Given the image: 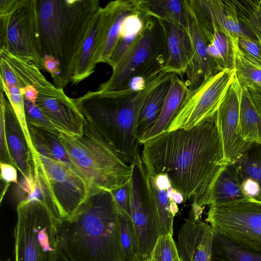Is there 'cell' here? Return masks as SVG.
Masks as SVG:
<instances>
[{
	"label": "cell",
	"mask_w": 261,
	"mask_h": 261,
	"mask_svg": "<svg viewBox=\"0 0 261 261\" xmlns=\"http://www.w3.org/2000/svg\"><path fill=\"white\" fill-rule=\"evenodd\" d=\"M142 144L141 156L147 172L166 175L184 202L192 200L190 218L200 219L210 205L214 183L227 164L216 114L202 124L164 132Z\"/></svg>",
	"instance_id": "1"
},
{
	"label": "cell",
	"mask_w": 261,
	"mask_h": 261,
	"mask_svg": "<svg viewBox=\"0 0 261 261\" xmlns=\"http://www.w3.org/2000/svg\"><path fill=\"white\" fill-rule=\"evenodd\" d=\"M57 233L59 252L66 261H126L112 191L91 188L74 213L57 223Z\"/></svg>",
	"instance_id": "2"
},
{
	"label": "cell",
	"mask_w": 261,
	"mask_h": 261,
	"mask_svg": "<svg viewBox=\"0 0 261 261\" xmlns=\"http://www.w3.org/2000/svg\"><path fill=\"white\" fill-rule=\"evenodd\" d=\"M163 72L142 91L129 95L117 91H88L73 100L88 121L127 164L138 150V121L142 105L150 91L170 79Z\"/></svg>",
	"instance_id": "3"
},
{
	"label": "cell",
	"mask_w": 261,
	"mask_h": 261,
	"mask_svg": "<svg viewBox=\"0 0 261 261\" xmlns=\"http://www.w3.org/2000/svg\"><path fill=\"white\" fill-rule=\"evenodd\" d=\"M42 58L59 64L63 89L71 82L76 58L92 19L101 8L98 0H36Z\"/></svg>",
	"instance_id": "4"
},
{
	"label": "cell",
	"mask_w": 261,
	"mask_h": 261,
	"mask_svg": "<svg viewBox=\"0 0 261 261\" xmlns=\"http://www.w3.org/2000/svg\"><path fill=\"white\" fill-rule=\"evenodd\" d=\"M59 139L75 170L91 188L112 191L129 181L131 165L86 120L82 135L60 132Z\"/></svg>",
	"instance_id": "5"
},
{
	"label": "cell",
	"mask_w": 261,
	"mask_h": 261,
	"mask_svg": "<svg viewBox=\"0 0 261 261\" xmlns=\"http://www.w3.org/2000/svg\"><path fill=\"white\" fill-rule=\"evenodd\" d=\"M15 227V261H58L57 223L37 198L20 200Z\"/></svg>",
	"instance_id": "6"
},
{
	"label": "cell",
	"mask_w": 261,
	"mask_h": 261,
	"mask_svg": "<svg viewBox=\"0 0 261 261\" xmlns=\"http://www.w3.org/2000/svg\"><path fill=\"white\" fill-rule=\"evenodd\" d=\"M167 58L165 36L160 21L148 16L144 30L98 90H122L133 77L155 79L163 71Z\"/></svg>",
	"instance_id": "7"
},
{
	"label": "cell",
	"mask_w": 261,
	"mask_h": 261,
	"mask_svg": "<svg viewBox=\"0 0 261 261\" xmlns=\"http://www.w3.org/2000/svg\"><path fill=\"white\" fill-rule=\"evenodd\" d=\"M205 221L239 247L261 253V202L248 198L210 205Z\"/></svg>",
	"instance_id": "8"
},
{
	"label": "cell",
	"mask_w": 261,
	"mask_h": 261,
	"mask_svg": "<svg viewBox=\"0 0 261 261\" xmlns=\"http://www.w3.org/2000/svg\"><path fill=\"white\" fill-rule=\"evenodd\" d=\"M30 61L45 70L36 0H19L10 13L0 15V51Z\"/></svg>",
	"instance_id": "9"
},
{
	"label": "cell",
	"mask_w": 261,
	"mask_h": 261,
	"mask_svg": "<svg viewBox=\"0 0 261 261\" xmlns=\"http://www.w3.org/2000/svg\"><path fill=\"white\" fill-rule=\"evenodd\" d=\"M129 180L130 216L136 231L140 261H149L155 244L161 235L159 219L148 186L147 173L138 150L130 164Z\"/></svg>",
	"instance_id": "10"
},
{
	"label": "cell",
	"mask_w": 261,
	"mask_h": 261,
	"mask_svg": "<svg viewBox=\"0 0 261 261\" xmlns=\"http://www.w3.org/2000/svg\"><path fill=\"white\" fill-rule=\"evenodd\" d=\"M235 75V69L221 71L198 88L188 89L166 131L191 128L213 118Z\"/></svg>",
	"instance_id": "11"
},
{
	"label": "cell",
	"mask_w": 261,
	"mask_h": 261,
	"mask_svg": "<svg viewBox=\"0 0 261 261\" xmlns=\"http://www.w3.org/2000/svg\"><path fill=\"white\" fill-rule=\"evenodd\" d=\"M36 171L43 177L61 219L71 216L87 197L89 184L70 165L35 150Z\"/></svg>",
	"instance_id": "12"
},
{
	"label": "cell",
	"mask_w": 261,
	"mask_h": 261,
	"mask_svg": "<svg viewBox=\"0 0 261 261\" xmlns=\"http://www.w3.org/2000/svg\"><path fill=\"white\" fill-rule=\"evenodd\" d=\"M31 85L38 91L35 105L60 132L82 135L86 120L73 98L48 81L42 73L36 76Z\"/></svg>",
	"instance_id": "13"
},
{
	"label": "cell",
	"mask_w": 261,
	"mask_h": 261,
	"mask_svg": "<svg viewBox=\"0 0 261 261\" xmlns=\"http://www.w3.org/2000/svg\"><path fill=\"white\" fill-rule=\"evenodd\" d=\"M242 85L236 74L216 114L226 164L234 163L248 148L251 143L242 138L239 126Z\"/></svg>",
	"instance_id": "14"
},
{
	"label": "cell",
	"mask_w": 261,
	"mask_h": 261,
	"mask_svg": "<svg viewBox=\"0 0 261 261\" xmlns=\"http://www.w3.org/2000/svg\"><path fill=\"white\" fill-rule=\"evenodd\" d=\"M5 123L10 154L14 166L23 175L24 191L28 193L34 188L35 159L15 112L6 97L4 100Z\"/></svg>",
	"instance_id": "15"
},
{
	"label": "cell",
	"mask_w": 261,
	"mask_h": 261,
	"mask_svg": "<svg viewBox=\"0 0 261 261\" xmlns=\"http://www.w3.org/2000/svg\"><path fill=\"white\" fill-rule=\"evenodd\" d=\"M185 3L192 59L186 73L187 79L185 82L189 90H193L217 72L208 54L207 39L198 24L188 0H185Z\"/></svg>",
	"instance_id": "16"
},
{
	"label": "cell",
	"mask_w": 261,
	"mask_h": 261,
	"mask_svg": "<svg viewBox=\"0 0 261 261\" xmlns=\"http://www.w3.org/2000/svg\"><path fill=\"white\" fill-rule=\"evenodd\" d=\"M214 230L200 219H187L178 231L177 245L180 261H211Z\"/></svg>",
	"instance_id": "17"
},
{
	"label": "cell",
	"mask_w": 261,
	"mask_h": 261,
	"mask_svg": "<svg viewBox=\"0 0 261 261\" xmlns=\"http://www.w3.org/2000/svg\"><path fill=\"white\" fill-rule=\"evenodd\" d=\"M141 5V0H117L102 8L98 63H107L118 42L123 22L129 15L140 10Z\"/></svg>",
	"instance_id": "18"
},
{
	"label": "cell",
	"mask_w": 261,
	"mask_h": 261,
	"mask_svg": "<svg viewBox=\"0 0 261 261\" xmlns=\"http://www.w3.org/2000/svg\"><path fill=\"white\" fill-rule=\"evenodd\" d=\"M147 180L149 192L160 221L161 236H173V219L178 212V204L184 202V197L172 186L166 175L147 173Z\"/></svg>",
	"instance_id": "19"
},
{
	"label": "cell",
	"mask_w": 261,
	"mask_h": 261,
	"mask_svg": "<svg viewBox=\"0 0 261 261\" xmlns=\"http://www.w3.org/2000/svg\"><path fill=\"white\" fill-rule=\"evenodd\" d=\"M159 20L163 28L167 53L163 71L182 77L186 74L192 59L191 42L188 29Z\"/></svg>",
	"instance_id": "20"
},
{
	"label": "cell",
	"mask_w": 261,
	"mask_h": 261,
	"mask_svg": "<svg viewBox=\"0 0 261 261\" xmlns=\"http://www.w3.org/2000/svg\"><path fill=\"white\" fill-rule=\"evenodd\" d=\"M194 1L197 7L208 19L218 24L225 29L236 48L240 38L255 39L240 22L236 6L232 1Z\"/></svg>",
	"instance_id": "21"
},
{
	"label": "cell",
	"mask_w": 261,
	"mask_h": 261,
	"mask_svg": "<svg viewBox=\"0 0 261 261\" xmlns=\"http://www.w3.org/2000/svg\"><path fill=\"white\" fill-rule=\"evenodd\" d=\"M102 7L94 16L86 38L76 58L71 79L72 84L76 85L89 77L93 72L100 49Z\"/></svg>",
	"instance_id": "22"
},
{
	"label": "cell",
	"mask_w": 261,
	"mask_h": 261,
	"mask_svg": "<svg viewBox=\"0 0 261 261\" xmlns=\"http://www.w3.org/2000/svg\"><path fill=\"white\" fill-rule=\"evenodd\" d=\"M198 23L207 39L208 54L216 72L235 69V50L237 48L225 30L204 20Z\"/></svg>",
	"instance_id": "23"
},
{
	"label": "cell",
	"mask_w": 261,
	"mask_h": 261,
	"mask_svg": "<svg viewBox=\"0 0 261 261\" xmlns=\"http://www.w3.org/2000/svg\"><path fill=\"white\" fill-rule=\"evenodd\" d=\"M233 164L246 195L261 202V143L251 142Z\"/></svg>",
	"instance_id": "24"
},
{
	"label": "cell",
	"mask_w": 261,
	"mask_h": 261,
	"mask_svg": "<svg viewBox=\"0 0 261 261\" xmlns=\"http://www.w3.org/2000/svg\"><path fill=\"white\" fill-rule=\"evenodd\" d=\"M188 90L185 82L173 74L161 113L154 125L139 139V144L167 130Z\"/></svg>",
	"instance_id": "25"
},
{
	"label": "cell",
	"mask_w": 261,
	"mask_h": 261,
	"mask_svg": "<svg viewBox=\"0 0 261 261\" xmlns=\"http://www.w3.org/2000/svg\"><path fill=\"white\" fill-rule=\"evenodd\" d=\"M149 15L142 7L137 12L129 15L123 22L118 42L107 64L114 69L130 48L143 32Z\"/></svg>",
	"instance_id": "26"
},
{
	"label": "cell",
	"mask_w": 261,
	"mask_h": 261,
	"mask_svg": "<svg viewBox=\"0 0 261 261\" xmlns=\"http://www.w3.org/2000/svg\"><path fill=\"white\" fill-rule=\"evenodd\" d=\"M248 198L239 182L234 164H226L213 186L210 206Z\"/></svg>",
	"instance_id": "27"
},
{
	"label": "cell",
	"mask_w": 261,
	"mask_h": 261,
	"mask_svg": "<svg viewBox=\"0 0 261 261\" xmlns=\"http://www.w3.org/2000/svg\"><path fill=\"white\" fill-rule=\"evenodd\" d=\"M142 5L148 15L188 29L185 0H142Z\"/></svg>",
	"instance_id": "28"
},
{
	"label": "cell",
	"mask_w": 261,
	"mask_h": 261,
	"mask_svg": "<svg viewBox=\"0 0 261 261\" xmlns=\"http://www.w3.org/2000/svg\"><path fill=\"white\" fill-rule=\"evenodd\" d=\"M171 78L156 86L146 96L139 115L138 141L158 119L170 88Z\"/></svg>",
	"instance_id": "29"
},
{
	"label": "cell",
	"mask_w": 261,
	"mask_h": 261,
	"mask_svg": "<svg viewBox=\"0 0 261 261\" xmlns=\"http://www.w3.org/2000/svg\"><path fill=\"white\" fill-rule=\"evenodd\" d=\"M239 126L241 136L244 141L261 143V117L251 99L247 88L243 85L240 105Z\"/></svg>",
	"instance_id": "30"
},
{
	"label": "cell",
	"mask_w": 261,
	"mask_h": 261,
	"mask_svg": "<svg viewBox=\"0 0 261 261\" xmlns=\"http://www.w3.org/2000/svg\"><path fill=\"white\" fill-rule=\"evenodd\" d=\"M28 127L36 151L67 164L76 171L59 139L60 133L57 134L31 125H28Z\"/></svg>",
	"instance_id": "31"
},
{
	"label": "cell",
	"mask_w": 261,
	"mask_h": 261,
	"mask_svg": "<svg viewBox=\"0 0 261 261\" xmlns=\"http://www.w3.org/2000/svg\"><path fill=\"white\" fill-rule=\"evenodd\" d=\"M211 261H261V253L243 249L214 231Z\"/></svg>",
	"instance_id": "32"
},
{
	"label": "cell",
	"mask_w": 261,
	"mask_h": 261,
	"mask_svg": "<svg viewBox=\"0 0 261 261\" xmlns=\"http://www.w3.org/2000/svg\"><path fill=\"white\" fill-rule=\"evenodd\" d=\"M232 1L240 22L261 44V0Z\"/></svg>",
	"instance_id": "33"
},
{
	"label": "cell",
	"mask_w": 261,
	"mask_h": 261,
	"mask_svg": "<svg viewBox=\"0 0 261 261\" xmlns=\"http://www.w3.org/2000/svg\"><path fill=\"white\" fill-rule=\"evenodd\" d=\"M0 89L4 91L7 99L11 103L22 127L32 153L35 157V149L31 139L26 120L24 97L22 88L19 85L6 86L0 82Z\"/></svg>",
	"instance_id": "34"
},
{
	"label": "cell",
	"mask_w": 261,
	"mask_h": 261,
	"mask_svg": "<svg viewBox=\"0 0 261 261\" xmlns=\"http://www.w3.org/2000/svg\"><path fill=\"white\" fill-rule=\"evenodd\" d=\"M120 239L126 261H140L138 238L130 216L120 213Z\"/></svg>",
	"instance_id": "35"
},
{
	"label": "cell",
	"mask_w": 261,
	"mask_h": 261,
	"mask_svg": "<svg viewBox=\"0 0 261 261\" xmlns=\"http://www.w3.org/2000/svg\"><path fill=\"white\" fill-rule=\"evenodd\" d=\"M236 74L243 85L261 87V67L246 60L238 49L235 50Z\"/></svg>",
	"instance_id": "36"
},
{
	"label": "cell",
	"mask_w": 261,
	"mask_h": 261,
	"mask_svg": "<svg viewBox=\"0 0 261 261\" xmlns=\"http://www.w3.org/2000/svg\"><path fill=\"white\" fill-rule=\"evenodd\" d=\"M178 257L177 245L170 234L160 236L152 251L150 261H175Z\"/></svg>",
	"instance_id": "37"
},
{
	"label": "cell",
	"mask_w": 261,
	"mask_h": 261,
	"mask_svg": "<svg viewBox=\"0 0 261 261\" xmlns=\"http://www.w3.org/2000/svg\"><path fill=\"white\" fill-rule=\"evenodd\" d=\"M24 101L25 117L28 125L44 128L57 134L60 133L38 108L24 98Z\"/></svg>",
	"instance_id": "38"
},
{
	"label": "cell",
	"mask_w": 261,
	"mask_h": 261,
	"mask_svg": "<svg viewBox=\"0 0 261 261\" xmlns=\"http://www.w3.org/2000/svg\"><path fill=\"white\" fill-rule=\"evenodd\" d=\"M237 49L246 60L261 67V44L256 39L240 38Z\"/></svg>",
	"instance_id": "39"
},
{
	"label": "cell",
	"mask_w": 261,
	"mask_h": 261,
	"mask_svg": "<svg viewBox=\"0 0 261 261\" xmlns=\"http://www.w3.org/2000/svg\"><path fill=\"white\" fill-rule=\"evenodd\" d=\"M5 96L4 91L0 90V162L14 166L9 153L6 138L4 114Z\"/></svg>",
	"instance_id": "40"
},
{
	"label": "cell",
	"mask_w": 261,
	"mask_h": 261,
	"mask_svg": "<svg viewBox=\"0 0 261 261\" xmlns=\"http://www.w3.org/2000/svg\"><path fill=\"white\" fill-rule=\"evenodd\" d=\"M112 193L120 213L130 216V197L129 181L119 188L112 191Z\"/></svg>",
	"instance_id": "41"
},
{
	"label": "cell",
	"mask_w": 261,
	"mask_h": 261,
	"mask_svg": "<svg viewBox=\"0 0 261 261\" xmlns=\"http://www.w3.org/2000/svg\"><path fill=\"white\" fill-rule=\"evenodd\" d=\"M43 59L45 70L50 74L54 85L59 89H63L62 87L59 64L58 61L51 56H45Z\"/></svg>",
	"instance_id": "42"
},
{
	"label": "cell",
	"mask_w": 261,
	"mask_h": 261,
	"mask_svg": "<svg viewBox=\"0 0 261 261\" xmlns=\"http://www.w3.org/2000/svg\"><path fill=\"white\" fill-rule=\"evenodd\" d=\"M1 180L2 183L10 185V183H17V168L10 164L0 162Z\"/></svg>",
	"instance_id": "43"
},
{
	"label": "cell",
	"mask_w": 261,
	"mask_h": 261,
	"mask_svg": "<svg viewBox=\"0 0 261 261\" xmlns=\"http://www.w3.org/2000/svg\"><path fill=\"white\" fill-rule=\"evenodd\" d=\"M244 86L247 88L251 99L261 117V87L251 85Z\"/></svg>",
	"instance_id": "44"
},
{
	"label": "cell",
	"mask_w": 261,
	"mask_h": 261,
	"mask_svg": "<svg viewBox=\"0 0 261 261\" xmlns=\"http://www.w3.org/2000/svg\"><path fill=\"white\" fill-rule=\"evenodd\" d=\"M21 88L24 98L35 105L38 95V91L36 88L31 85Z\"/></svg>",
	"instance_id": "45"
},
{
	"label": "cell",
	"mask_w": 261,
	"mask_h": 261,
	"mask_svg": "<svg viewBox=\"0 0 261 261\" xmlns=\"http://www.w3.org/2000/svg\"><path fill=\"white\" fill-rule=\"evenodd\" d=\"M58 261H66L60 254L59 252V258Z\"/></svg>",
	"instance_id": "46"
},
{
	"label": "cell",
	"mask_w": 261,
	"mask_h": 261,
	"mask_svg": "<svg viewBox=\"0 0 261 261\" xmlns=\"http://www.w3.org/2000/svg\"><path fill=\"white\" fill-rule=\"evenodd\" d=\"M175 261H180V259H179V257H178L175 259Z\"/></svg>",
	"instance_id": "47"
},
{
	"label": "cell",
	"mask_w": 261,
	"mask_h": 261,
	"mask_svg": "<svg viewBox=\"0 0 261 261\" xmlns=\"http://www.w3.org/2000/svg\"><path fill=\"white\" fill-rule=\"evenodd\" d=\"M2 261H3V260H2ZM5 261H10V260L9 259H7V260H5Z\"/></svg>",
	"instance_id": "48"
},
{
	"label": "cell",
	"mask_w": 261,
	"mask_h": 261,
	"mask_svg": "<svg viewBox=\"0 0 261 261\" xmlns=\"http://www.w3.org/2000/svg\"><path fill=\"white\" fill-rule=\"evenodd\" d=\"M150 261V260H149Z\"/></svg>",
	"instance_id": "49"
}]
</instances>
